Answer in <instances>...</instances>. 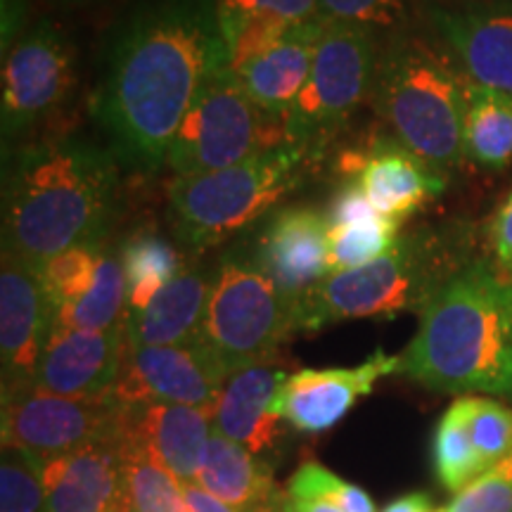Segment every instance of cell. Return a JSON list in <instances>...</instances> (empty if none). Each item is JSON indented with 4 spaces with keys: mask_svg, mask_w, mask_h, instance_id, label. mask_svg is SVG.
<instances>
[{
    "mask_svg": "<svg viewBox=\"0 0 512 512\" xmlns=\"http://www.w3.org/2000/svg\"><path fill=\"white\" fill-rule=\"evenodd\" d=\"M228 69L216 0H145L114 29L93 114L126 169L155 174L204 86Z\"/></svg>",
    "mask_w": 512,
    "mask_h": 512,
    "instance_id": "cell-1",
    "label": "cell"
},
{
    "mask_svg": "<svg viewBox=\"0 0 512 512\" xmlns=\"http://www.w3.org/2000/svg\"><path fill=\"white\" fill-rule=\"evenodd\" d=\"M117 164L112 150L79 138L12 157L3 185V249L41 271L67 249L105 242L117 209Z\"/></svg>",
    "mask_w": 512,
    "mask_h": 512,
    "instance_id": "cell-2",
    "label": "cell"
},
{
    "mask_svg": "<svg viewBox=\"0 0 512 512\" xmlns=\"http://www.w3.org/2000/svg\"><path fill=\"white\" fill-rule=\"evenodd\" d=\"M399 375L434 392L512 396V283L486 261L448 280L420 313Z\"/></svg>",
    "mask_w": 512,
    "mask_h": 512,
    "instance_id": "cell-3",
    "label": "cell"
},
{
    "mask_svg": "<svg viewBox=\"0 0 512 512\" xmlns=\"http://www.w3.org/2000/svg\"><path fill=\"white\" fill-rule=\"evenodd\" d=\"M475 233L463 221L420 226L403 233L373 264L330 273L297 306L299 332L342 320L396 318L422 313L448 280L472 264Z\"/></svg>",
    "mask_w": 512,
    "mask_h": 512,
    "instance_id": "cell-4",
    "label": "cell"
},
{
    "mask_svg": "<svg viewBox=\"0 0 512 512\" xmlns=\"http://www.w3.org/2000/svg\"><path fill=\"white\" fill-rule=\"evenodd\" d=\"M375 112L394 138L439 174L465 162L467 79L434 34L396 29L377 62Z\"/></svg>",
    "mask_w": 512,
    "mask_h": 512,
    "instance_id": "cell-5",
    "label": "cell"
},
{
    "mask_svg": "<svg viewBox=\"0 0 512 512\" xmlns=\"http://www.w3.org/2000/svg\"><path fill=\"white\" fill-rule=\"evenodd\" d=\"M306 155V147L283 145L228 169L176 178L169 209L178 240L207 249L252 226L297 188Z\"/></svg>",
    "mask_w": 512,
    "mask_h": 512,
    "instance_id": "cell-6",
    "label": "cell"
},
{
    "mask_svg": "<svg viewBox=\"0 0 512 512\" xmlns=\"http://www.w3.org/2000/svg\"><path fill=\"white\" fill-rule=\"evenodd\" d=\"M297 328V306L287 302L252 256L226 254L211 283L200 342L228 377L273 363L275 351Z\"/></svg>",
    "mask_w": 512,
    "mask_h": 512,
    "instance_id": "cell-7",
    "label": "cell"
},
{
    "mask_svg": "<svg viewBox=\"0 0 512 512\" xmlns=\"http://www.w3.org/2000/svg\"><path fill=\"white\" fill-rule=\"evenodd\" d=\"M283 145H290L285 119L261 112L238 76L223 69L185 114L166 166L176 178H188L228 169Z\"/></svg>",
    "mask_w": 512,
    "mask_h": 512,
    "instance_id": "cell-8",
    "label": "cell"
},
{
    "mask_svg": "<svg viewBox=\"0 0 512 512\" xmlns=\"http://www.w3.org/2000/svg\"><path fill=\"white\" fill-rule=\"evenodd\" d=\"M380 53V31L325 22L309 81L285 117L290 145L328 140L373 95Z\"/></svg>",
    "mask_w": 512,
    "mask_h": 512,
    "instance_id": "cell-9",
    "label": "cell"
},
{
    "mask_svg": "<svg viewBox=\"0 0 512 512\" xmlns=\"http://www.w3.org/2000/svg\"><path fill=\"white\" fill-rule=\"evenodd\" d=\"M76 55L67 34L53 19H38L3 53L0 126L3 143L34 128L72 93Z\"/></svg>",
    "mask_w": 512,
    "mask_h": 512,
    "instance_id": "cell-10",
    "label": "cell"
},
{
    "mask_svg": "<svg viewBox=\"0 0 512 512\" xmlns=\"http://www.w3.org/2000/svg\"><path fill=\"white\" fill-rule=\"evenodd\" d=\"M121 406L114 396L72 399L31 387L3 401V446L36 453L43 460L117 434Z\"/></svg>",
    "mask_w": 512,
    "mask_h": 512,
    "instance_id": "cell-11",
    "label": "cell"
},
{
    "mask_svg": "<svg viewBox=\"0 0 512 512\" xmlns=\"http://www.w3.org/2000/svg\"><path fill=\"white\" fill-rule=\"evenodd\" d=\"M55 325L107 332L126 325L128 285L121 256L105 242L79 245L41 268Z\"/></svg>",
    "mask_w": 512,
    "mask_h": 512,
    "instance_id": "cell-12",
    "label": "cell"
},
{
    "mask_svg": "<svg viewBox=\"0 0 512 512\" xmlns=\"http://www.w3.org/2000/svg\"><path fill=\"white\" fill-rule=\"evenodd\" d=\"M55 328L43 273L8 249L0 261V373L3 401L34 387L38 363Z\"/></svg>",
    "mask_w": 512,
    "mask_h": 512,
    "instance_id": "cell-13",
    "label": "cell"
},
{
    "mask_svg": "<svg viewBox=\"0 0 512 512\" xmlns=\"http://www.w3.org/2000/svg\"><path fill=\"white\" fill-rule=\"evenodd\" d=\"M228 375L200 342L131 347L112 396L119 403H181L214 413Z\"/></svg>",
    "mask_w": 512,
    "mask_h": 512,
    "instance_id": "cell-14",
    "label": "cell"
},
{
    "mask_svg": "<svg viewBox=\"0 0 512 512\" xmlns=\"http://www.w3.org/2000/svg\"><path fill=\"white\" fill-rule=\"evenodd\" d=\"M401 373V356L375 349L354 368H304L287 375L273 399V413L292 430L323 434L339 425L382 377Z\"/></svg>",
    "mask_w": 512,
    "mask_h": 512,
    "instance_id": "cell-15",
    "label": "cell"
},
{
    "mask_svg": "<svg viewBox=\"0 0 512 512\" xmlns=\"http://www.w3.org/2000/svg\"><path fill=\"white\" fill-rule=\"evenodd\" d=\"M430 19L467 81L512 98V0L434 8Z\"/></svg>",
    "mask_w": 512,
    "mask_h": 512,
    "instance_id": "cell-16",
    "label": "cell"
},
{
    "mask_svg": "<svg viewBox=\"0 0 512 512\" xmlns=\"http://www.w3.org/2000/svg\"><path fill=\"white\" fill-rule=\"evenodd\" d=\"M328 216L311 207L275 211L256 238L252 259L287 302H299L328 278Z\"/></svg>",
    "mask_w": 512,
    "mask_h": 512,
    "instance_id": "cell-17",
    "label": "cell"
},
{
    "mask_svg": "<svg viewBox=\"0 0 512 512\" xmlns=\"http://www.w3.org/2000/svg\"><path fill=\"white\" fill-rule=\"evenodd\" d=\"M126 354V325L107 332L55 325L38 363L34 387L72 399L110 396L124 368Z\"/></svg>",
    "mask_w": 512,
    "mask_h": 512,
    "instance_id": "cell-18",
    "label": "cell"
},
{
    "mask_svg": "<svg viewBox=\"0 0 512 512\" xmlns=\"http://www.w3.org/2000/svg\"><path fill=\"white\" fill-rule=\"evenodd\" d=\"M339 169L361 185L368 202L382 216L399 223L411 219L446 188V176L396 138H377L366 150L344 152Z\"/></svg>",
    "mask_w": 512,
    "mask_h": 512,
    "instance_id": "cell-19",
    "label": "cell"
},
{
    "mask_svg": "<svg viewBox=\"0 0 512 512\" xmlns=\"http://www.w3.org/2000/svg\"><path fill=\"white\" fill-rule=\"evenodd\" d=\"M50 512H131L117 434L43 465Z\"/></svg>",
    "mask_w": 512,
    "mask_h": 512,
    "instance_id": "cell-20",
    "label": "cell"
},
{
    "mask_svg": "<svg viewBox=\"0 0 512 512\" xmlns=\"http://www.w3.org/2000/svg\"><path fill=\"white\" fill-rule=\"evenodd\" d=\"M119 430L136 439L181 486L197 484L214 420L209 411L181 403H124Z\"/></svg>",
    "mask_w": 512,
    "mask_h": 512,
    "instance_id": "cell-21",
    "label": "cell"
},
{
    "mask_svg": "<svg viewBox=\"0 0 512 512\" xmlns=\"http://www.w3.org/2000/svg\"><path fill=\"white\" fill-rule=\"evenodd\" d=\"M285 380V370L273 363H259L230 375L211 413L216 430L259 458L275 451L283 439L285 420L278 418L271 406Z\"/></svg>",
    "mask_w": 512,
    "mask_h": 512,
    "instance_id": "cell-22",
    "label": "cell"
},
{
    "mask_svg": "<svg viewBox=\"0 0 512 512\" xmlns=\"http://www.w3.org/2000/svg\"><path fill=\"white\" fill-rule=\"evenodd\" d=\"M325 22L313 17L297 24L238 74L245 93L268 117L285 119L309 81Z\"/></svg>",
    "mask_w": 512,
    "mask_h": 512,
    "instance_id": "cell-23",
    "label": "cell"
},
{
    "mask_svg": "<svg viewBox=\"0 0 512 512\" xmlns=\"http://www.w3.org/2000/svg\"><path fill=\"white\" fill-rule=\"evenodd\" d=\"M211 283L204 271H185L159 290L152 302L126 316V337L131 347H174L200 337L207 313Z\"/></svg>",
    "mask_w": 512,
    "mask_h": 512,
    "instance_id": "cell-24",
    "label": "cell"
},
{
    "mask_svg": "<svg viewBox=\"0 0 512 512\" xmlns=\"http://www.w3.org/2000/svg\"><path fill=\"white\" fill-rule=\"evenodd\" d=\"M197 484L238 512H283L273 467L214 427Z\"/></svg>",
    "mask_w": 512,
    "mask_h": 512,
    "instance_id": "cell-25",
    "label": "cell"
},
{
    "mask_svg": "<svg viewBox=\"0 0 512 512\" xmlns=\"http://www.w3.org/2000/svg\"><path fill=\"white\" fill-rule=\"evenodd\" d=\"M465 155L489 171L512 162V98L467 81Z\"/></svg>",
    "mask_w": 512,
    "mask_h": 512,
    "instance_id": "cell-26",
    "label": "cell"
},
{
    "mask_svg": "<svg viewBox=\"0 0 512 512\" xmlns=\"http://www.w3.org/2000/svg\"><path fill=\"white\" fill-rule=\"evenodd\" d=\"M121 264H124L128 285V313L140 311L152 302L159 290L185 271L183 256L178 249L150 230H138L121 245Z\"/></svg>",
    "mask_w": 512,
    "mask_h": 512,
    "instance_id": "cell-27",
    "label": "cell"
},
{
    "mask_svg": "<svg viewBox=\"0 0 512 512\" xmlns=\"http://www.w3.org/2000/svg\"><path fill=\"white\" fill-rule=\"evenodd\" d=\"M117 446L131 512H188L181 482L143 444L126 437L117 427Z\"/></svg>",
    "mask_w": 512,
    "mask_h": 512,
    "instance_id": "cell-28",
    "label": "cell"
},
{
    "mask_svg": "<svg viewBox=\"0 0 512 512\" xmlns=\"http://www.w3.org/2000/svg\"><path fill=\"white\" fill-rule=\"evenodd\" d=\"M432 458L439 482L451 494H460L486 472L472 446L460 401H453L441 415L432 439Z\"/></svg>",
    "mask_w": 512,
    "mask_h": 512,
    "instance_id": "cell-29",
    "label": "cell"
},
{
    "mask_svg": "<svg viewBox=\"0 0 512 512\" xmlns=\"http://www.w3.org/2000/svg\"><path fill=\"white\" fill-rule=\"evenodd\" d=\"M401 223L387 216H375L347 226H330L328 271L342 273L373 264L401 238Z\"/></svg>",
    "mask_w": 512,
    "mask_h": 512,
    "instance_id": "cell-30",
    "label": "cell"
},
{
    "mask_svg": "<svg viewBox=\"0 0 512 512\" xmlns=\"http://www.w3.org/2000/svg\"><path fill=\"white\" fill-rule=\"evenodd\" d=\"M46 460L15 446H3L0 458V512H50L46 484Z\"/></svg>",
    "mask_w": 512,
    "mask_h": 512,
    "instance_id": "cell-31",
    "label": "cell"
},
{
    "mask_svg": "<svg viewBox=\"0 0 512 512\" xmlns=\"http://www.w3.org/2000/svg\"><path fill=\"white\" fill-rule=\"evenodd\" d=\"M458 401L463 406L472 446L484 470H489L512 451V411L503 403L482 396H463Z\"/></svg>",
    "mask_w": 512,
    "mask_h": 512,
    "instance_id": "cell-32",
    "label": "cell"
},
{
    "mask_svg": "<svg viewBox=\"0 0 512 512\" xmlns=\"http://www.w3.org/2000/svg\"><path fill=\"white\" fill-rule=\"evenodd\" d=\"M285 494L302 501H328L344 512H377L373 498L361 486L344 482L316 460H306L297 467Z\"/></svg>",
    "mask_w": 512,
    "mask_h": 512,
    "instance_id": "cell-33",
    "label": "cell"
},
{
    "mask_svg": "<svg viewBox=\"0 0 512 512\" xmlns=\"http://www.w3.org/2000/svg\"><path fill=\"white\" fill-rule=\"evenodd\" d=\"M411 15V0H318V17L332 24L368 29H403Z\"/></svg>",
    "mask_w": 512,
    "mask_h": 512,
    "instance_id": "cell-34",
    "label": "cell"
},
{
    "mask_svg": "<svg viewBox=\"0 0 512 512\" xmlns=\"http://www.w3.org/2000/svg\"><path fill=\"white\" fill-rule=\"evenodd\" d=\"M219 24L266 22L297 27L318 17V0H216Z\"/></svg>",
    "mask_w": 512,
    "mask_h": 512,
    "instance_id": "cell-35",
    "label": "cell"
},
{
    "mask_svg": "<svg viewBox=\"0 0 512 512\" xmlns=\"http://www.w3.org/2000/svg\"><path fill=\"white\" fill-rule=\"evenodd\" d=\"M448 512H512V451L453 496Z\"/></svg>",
    "mask_w": 512,
    "mask_h": 512,
    "instance_id": "cell-36",
    "label": "cell"
},
{
    "mask_svg": "<svg viewBox=\"0 0 512 512\" xmlns=\"http://www.w3.org/2000/svg\"><path fill=\"white\" fill-rule=\"evenodd\" d=\"M491 247H494L496 261L503 271L512 273V188L491 221Z\"/></svg>",
    "mask_w": 512,
    "mask_h": 512,
    "instance_id": "cell-37",
    "label": "cell"
},
{
    "mask_svg": "<svg viewBox=\"0 0 512 512\" xmlns=\"http://www.w3.org/2000/svg\"><path fill=\"white\" fill-rule=\"evenodd\" d=\"M27 29V0H3V53H8Z\"/></svg>",
    "mask_w": 512,
    "mask_h": 512,
    "instance_id": "cell-38",
    "label": "cell"
},
{
    "mask_svg": "<svg viewBox=\"0 0 512 512\" xmlns=\"http://www.w3.org/2000/svg\"><path fill=\"white\" fill-rule=\"evenodd\" d=\"M185 505H188V512H238L230 505H226L221 498L209 494L207 489H202L200 484H188L183 486Z\"/></svg>",
    "mask_w": 512,
    "mask_h": 512,
    "instance_id": "cell-39",
    "label": "cell"
},
{
    "mask_svg": "<svg viewBox=\"0 0 512 512\" xmlns=\"http://www.w3.org/2000/svg\"><path fill=\"white\" fill-rule=\"evenodd\" d=\"M382 512H432V501L422 491H413V494L394 498L392 503L384 505Z\"/></svg>",
    "mask_w": 512,
    "mask_h": 512,
    "instance_id": "cell-40",
    "label": "cell"
},
{
    "mask_svg": "<svg viewBox=\"0 0 512 512\" xmlns=\"http://www.w3.org/2000/svg\"><path fill=\"white\" fill-rule=\"evenodd\" d=\"M283 512H344V510L335 508V505L328 501H302V498H292L285 494Z\"/></svg>",
    "mask_w": 512,
    "mask_h": 512,
    "instance_id": "cell-41",
    "label": "cell"
},
{
    "mask_svg": "<svg viewBox=\"0 0 512 512\" xmlns=\"http://www.w3.org/2000/svg\"><path fill=\"white\" fill-rule=\"evenodd\" d=\"M67 3H95V0H67Z\"/></svg>",
    "mask_w": 512,
    "mask_h": 512,
    "instance_id": "cell-42",
    "label": "cell"
},
{
    "mask_svg": "<svg viewBox=\"0 0 512 512\" xmlns=\"http://www.w3.org/2000/svg\"><path fill=\"white\" fill-rule=\"evenodd\" d=\"M432 512H448V508H439V510H432Z\"/></svg>",
    "mask_w": 512,
    "mask_h": 512,
    "instance_id": "cell-43",
    "label": "cell"
}]
</instances>
